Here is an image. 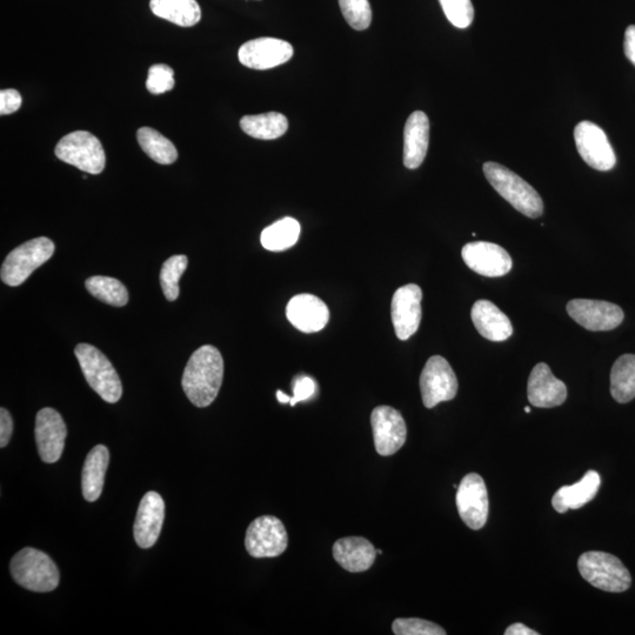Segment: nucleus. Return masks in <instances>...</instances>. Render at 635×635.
I'll list each match as a JSON object with an SVG mask.
<instances>
[{"label":"nucleus","instance_id":"4c0bfd02","mask_svg":"<svg viewBox=\"0 0 635 635\" xmlns=\"http://www.w3.org/2000/svg\"><path fill=\"white\" fill-rule=\"evenodd\" d=\"M22 102V96H20L17 90L9 89L0 91V115H12V113L20 109Z\"/></svg>","mask_w":635,"mask_h":635},{"label":"nucleus","instance_id":"39448f33","mask_svg":"<svg viewBox=\"0 0 635 635\" xmlns=\"http://www.w3.org/2000/svg\"><path fill=\"white\" fill-rule=\"evenodd\" d=\"M578 568L581 577L601 591L621 593L632 584L630 571L610 553L592 551L581 554Z\"/></svg>","mask_w":635,"mask_h":635},{"label":"nucleus","instance_id":"2eb2a0df","mask_svg":"<svg viewBox=\"0 0 635 635\" xmlns=\"http://www.w3.org/2000/svg\"><path fill=\"white\" fill-rule=\"evenodd\" d=\"M423 291L416 284L400 287L394 293L391 304V316L394 331L400 340L410 339L419 329Z\"/></svg>","mask_w":635,"mask_h":635},{"label":"nucleus","instance_id":"9b49d317","mask_svg":"<svg viewBox=\"0 0 635 635\" xmlns=\"http://www.w3.org/2000/svg\"><path fill=\"white\" fill-rule=\"evenodd\" d=\"M574 140L581 158L598 171H610L616 166L617 157L606 133L591 122H581L574 130Z\"/></svg>","mask_w":635,"mask_h":635},{"label":"nucleus","instance_id":"473e14b6","mask_svg":"<svg viewBox=\"0 0 635 635\" xmlns=\"http://www.w3.org/2000/svg\"><path fill=\"white\" fill-rule=\"evenodd\" d=\"M340 10L352 29L364 31L372 22L369 0H339Z\"/></svg>","mask_w":635,"mask_h":635},{"label":"nucleus","instance_id":"f03ea898","mask_svg":"<svg viewBox=\"0 0 635 635\" xmlns=\"http://www.w3.org/2000/svg\"><path fill=\"white\" fill-rule=\"evenodd\" d=\"M484 173L489 183L514 209L528 218H539L544 213L543 199L525 180L498 163L484 164Z\"/></svg>","mask_w":635,"mask_h":635},{"label":"nucleus","instance_id":"423d86ee","mask_svg":"<svg viewBox=\"0 0 635 635\" xmlns=\"http://www.w3.org/2000/svg\"><path fill=\"white\" fill-rule=\"evenodd\" d=\"M55 253V244L46 237L29 240L9 253L2 266L3 283L22 285L38 267L44 265Z\"/></svg>","mask_w":635,"mask_h":635},{"label":"nucleus","instance_id":"79ce46f5","mask_svg":"<svg viewBox=\"0 0 635 635\" xmlns=\"http://www.w3.org/2000/svg\"><path fill=\"white\" fill-rule=\"evenodd\" d=\"M291 398H292V397L287 396V394H285V393H284V392H282V391H278V392H277V399H278L279 403H282V404H289V403H290V401H291Z\"/></svg>","mask_w":635,"mask_h":635},{"label":"nucleus","instance_id":"c9c22d12","mask_svg":"<svg viewBox=\"0 0 635 635\" xmlns=\"http://www.w3.org/2000/svg\"><path fill=\"white\" fill-rule=\"evenodd\" d=\"M175 71L169 65H152L146 80V89L152 95H163L175 88Z\"/></svg>","mask_w":635,"mask_h":635},{"label":"nucleus","instance_id":"4be33fe9","mask_svg":"<svg viewBox=\"0 0 635 635\" xmlns=\"http://www.w3.org/2000/svg\"><path fill=\"white\" fill-rule=\"evenodd\" d=\"M430 143V120L416 111L407 119L404 131V165L416 170L424 163Z\"/></svg>","mask_w":635,"mask_h":635},{"label":"nucleus","instance_id":"b1692460","mask_svg":"<svg viewBox=\"0 0 635 635\" xmlns=\"http://www.w3.org/2000/svg\"><path fill=\"white\" fill-rule=\"evenodd\" d=\"M600 485V474L588 471L577 484L561 487L552 498V506L558 513L579 510L596 498Z\"/></svg>","mask_w":635,"mask_h":635},{"label":"nucleus","instance_id":"ea45409f","mask_svg":"<svg viewBox=\"0 0 635 635\" xmlns=\"http://www.w3.org/2000/svg\"><path fill=\"white\" fill-rule=\"evenodd\" d=\"M625 55L635 66V25L628 26L625 32Z\"/></svg>","mask_w":635,"mask_h":635},{"label":"nucleus","instance_id":"2f4dec72","mask_svg":"<svg viewBox=\"0 0 635 635\" xmlns=\"http://www.w3.org/2000/svg\"><path fill=\"white\" fill-rule=\"evenodd\" d=\"M189 259L184 254H178L166 260L160 271V285L164 296L169 302H176L179 297V280L183 276Z\"/></svg>","mask_w":635,"mask_h":635},{"label":"nucleus","instance_id":"58836bf2","mask_svg":"<svg viewBox=\"0 0 635 635\" xmlns=\"http://www.w3.org/2000/svg\"><path fill=\"white\" fill-rule=\"evenodd\" d=\"M13 433V420L11 414L4 407L0 409V447L8 446Z\"/></svg>","mask_w":635,"mask_h":635},{"label":"nucleus","instance_id":"6ab92c4d","mask_svg":"<svg viewBox=\"0 0 635 635\" xmlns=\"http://www.w3.org/2000/svg\"><path fill=\"white\" fill-rule=\"evenodd\" d=\"M165 520V503L157 492L146 493L140 501L133 534L139 547L155 546Z\"/></svg>","mask_w":635,"mask_h":635},{"label":"nucleus","instance_id":"aec40b11","mask_svg":"<svg viewBox=\"0 0 635 635\" xmlns=\"http://www.w3.org/2000/svg\"><path fill=\"white\" fill-rule=\"evenodd\" d=\"M289 322L304 333L319 332L329 323V307L312 294H298L286 307Z\"/></svg>","mask_w":635,"mask_h":635},{"label":"nucleus","instance_id":"a19ab883","mask_svg":"<svg viewBox=\"0 0 635 635\" xmlns=\"http://www.w3.org/2000/svg\"><path fill=\"white\" fill-rule=\"evenodd\" d=\"M505 635H539L538 632L531 630L524 624H513L507 628Z\"/></svg>","mask_w":635,"mask_h":635},{"label":"nucleus","instance_id":"f704fd0d","mask_svg":"<svg viewBox=\"0 0 635 635\" xmlns=\"http://www.w3.org/2000/svg\"><path fill=\"white\" fill-rule=\"evenodd\" d=\"M392 631L396 635H445L443 627L432 621L419 618H399L393 621Z\"/></svg>","mask_w":635,"mask_h":635},{"label":"nucleus","instance_id":"c85d7f7f","mask_svg":"<svg viewBox=\"0 0 635 635\" xmlns=\"http://www.w3.org/2000/svg\"><path fill=\"white\" fill-rule=\"evenodd\" d=\"M137 139L146 155L158 164L171 165L178 159L175 144L152 127H140Z\"/></svg>","mask_w":635,"mask_h":635},{"label":"nucleus","instance_id":"7c9ffc66","mask_svg":"<svg viewBox=\"0 0 635 635\" xmlns=\"http://www.w3.org/2000/svg\"><path fill=\"white\" fill-rule=\"evenodd\" d=\"M86 290L105 304L123 307L129 303V292L118 279L96 276L86 280Z\"/></svg>","mask_w":635,"mask_h":635},{"label":"nucleus","instance_id":"f8f14e48","mask_svg":"<svg viewBox=\"0 0 635 635\" xmlns=\"http://www.w3.org/2000/svg\"><path fill=\"white\" fill-rule=\"evenodd\" d=\"M566 310L574 322L588 331H611L624 322L621 307L604 300L573 299Z\"/></svg>","mask_w":635,"mask_h":635},{"label":"nucleus","instance_id":"7ed1b4c3","mask_svg":"<svg viewBox=\"0 0 635 635\" xmlns=\"http://www.w3.org/2000/svg\"><path fill=\"white\" fill-rule=\"evenodd\" d=\"M11 576L19 586L32 592L46 593L56 590L60 574L48 554L26 547L12 558Z\"/></svg>","mask_w":635,"mask_h":635},{"label":"nucleus","instance_id":"6e6552de","mask_svg":"<svg viewBox=\"0 0 635 635\" xmlns=\"http://www.w3.org/2000/svg\"><path fill=\"white\" fill-rule=\"evenodd\" d=\"M289 546V536L282 520L272 516L253 520L246 531L245 547L253 558L282 556Z\"/></svg>","mask_w":635,"mask_h":635},{"label":"nucleus","instance_id":"c756f323","mask_svg":"<svg viewBox=\"0 0 635 635\" xmlns=\"http://www.w3.org/2000/svg\"><path fill=\"white\" fill-rule=\"evenodd\" d=\"M300 236V224L296 219L286 217L273 223L263 231L260 242L264 249L280 252L296 245Z\"/></svg>","mask_w":635,"mask_h":635},{"label":"nucleus","instance_id":"bb28decb","mask_svg":"<svg viewBox=\"0 0 635 635\" xmlns=\"http://www.w3.org/2000/svg\"><path fill=\"white\" fill-rule=\"evenodd\" d=\"M240 127L252 138L262 140L278 139L289 130V120L279 112H267L262 115L245 116Z\"/></svg>","mask_w":635,"mask_h":635},{"label":"nucleus","instance_id":"a878e982","mask_svg":"<svg viewBox=\"0 0 635 635\" xmlns=\"http://www.w3.org/2000/svg\"><path fill=\"white\" fill-rule=\"evenodd\" d=\"M153 15L183 28H191L202 19V10L197 0H151Z\"/></svg>","mask_w":635,"mask_h":635},{"label":"nucleus","instance_id":"20e7f679","mask_svg":"<svg viewBox=\"0 0 635 635\" xmlns=\"http://www.w3.org/2000/svg\"><path fill=\"white\" fill-rule=\"evenodd\" d=\"M75 354L91 389L106 403H118L123 396L122 380L104 353L90 344H79Z\"/></svg>","mask_w":635,"mask_h":635},{"label":"nucleus","instance_id":"4468645a","mask_svg":"<svg viewBox=\"0 0 635 635\" xmlns=\"http://www.w3.org/2000/svg\"><path fill=\"white\" fill-rule=\"evenodd\" d=\"M292 56L293 48L290 43L269 37L249 40L238 52L240 63L252 70L277 68L289 62Z\"/></svg>","mask_w":635,"mask_h":635},{"label":"nucleus","instance_id":"a211bd4d","mask_svg":"<svg viewBox=\"0 0 635 635\" xmlns=\"http://www.w3.org/2000/svg\"><path fill=\"white\" fill-rule=\"evenodd\" d=\"M527 397L531 405L539 409H552L565 403L567 387L564 381L554 377L550 366L539 363L528 378Z\"/></svg>","mask_w":635,"mask_h":635},{"label":"nucleus","instance_id":"cd10ccee","mask_svg":"<svg viewBox=\"0 0 635 635\" xmlns=\"http://www.w3.org/2000/svg\"><path fill=\"white\" fill-rule=\"evenodd\" d=\"M611 394L620 404L630 403L635 398V354H624L614 363Z\"/></svg>","mask_w":635,"mask_h":635},{"label":"nucleus","instance_id":"dca6fc26","mask_svg":"<svg viewBox=\"0 0 635 635\" xmlns=\"http://www.w3.org/2000/svg\"><path fill=\"white\" fill-rule=\"evenodd\" d=\"M35 436L40 459L46 464L57 463L62 457L68 437V429L62 416L50 407L40 410L36 417Z\"/></svg>","mask_w":635,"mask_h":635},{"label":"nucleus","instance_id":"5701e85b","mask_svg":"<svg viewBox=\"0 0 635 635\" xmlns=\"http://www.w3.org/2000/svg\"><path fill=\"white\" fill-rule=\"evenodd\" d=\"M471 318L481 336L491 342H505L512 336L510 318L489 300H478L472 307Z\"/></svg>","mask_w":635,"mask_h":635},{"label":"nucleus","instance_id":"72a5a7b5","mask_svg":"<svg viewBox=\"0 0 635 635\" xmlns=\"http://www.w3.org/2000/svg\"><path fill=\"white\" fill-rule=\"evenodd\" d=\"M445 16L458 29H466L473 22L474 9L471 0H439Z\"/></svg>","mask_w":635,"mask_h":635},{"label":"nucleus","instance_id":"e433bc0d","mask_svg":"<svg viewBox=\"0 0 635 635\" xmlns=\"http://www.w3.org/2000/svg\"><path fill=\"white\" fill-rule=\"evenodd\" d=\"M317 385L316 381L307 376H299L293 380V397L291 398L290 405L294 406L310 399L314 393H316Z\"/></svg>","mask_w":635,"mask_h":635},{"label":"nucleus","instance_id":"37998d69","mask_svg":"<svg viewBox=\"0 0 635 635\" xmlns=\"http://www.w3.org/2000/svg\"><path fill=\"white\" fill-rule=\"evenodd\" d=\"M525 412L526 413H531V407L530 406L525 407Z\"/></svg>","mask_w":635,"mask_h":635},{"label":"nucleus","instance_id":"9d476101","mask_svg":"<svg viewBox=\"0 0 635 635\" xmlns=\"http://www.w3.org/2000/svg\"><path fill=\"white\" fill-rule=\"evenodd\" d=\"M459 516L471 530H481L489 518V493L483 477L478 473L467 474L457 491Z\"/></svg>","mask_w":635,"mask_h":635},{"label":"nucleus","instance_id":"f257e3e1","mask_svg":"<svg viewBox=\"0 0 635 635\" xmlns=\"http://www.w3.org/2000/svg\"><path fill=\"white\" fill-rule=\"evenodd\" d=\"M224 379V359L217 347L204 345L192 354L182 379L186 397L197 407L216 400Z\"/></svg>","mask_w":635,"mask_h":635},{"label":"nucleus","instance_id":"f3484780","mask_svg":"<svg viewBox=\"0 0 635 635\" xmlns=\"http://www.w3.org/2000/svg\"><path fill=\"white\" fill-rule=\"evenodd\" d=\"M464 262L480 276L497 278L512 270V258L503 247L487 242L466 244L461 251Z\"/></svg>","mask_w":635,"mask_h":635},{"label":"nucleus","instance_id":"1a4fd4ad","mask_svg":"<svg viewBox=\"0 0 635 635\" xmlns=\"http://www.w3.org/2000/svg\"><path fill=\"white\" fill-rule=\"evenodd\" d=\"M458 387L456 373L444 357L433 356L427 360L420 376L421 398L427 409L456 398Z\"/></svg>","mask_w":635,"mask_h":635},{"label":"nucleus","instance_id":"c03bdc74","mask_svg":"<svg viewBox=\"0 0 635 635\" xmlns=\"http://www.w3.org/2000/svg\"><path fill=\"white\" fill-rule=\"evenodd\" d=\"M377 554H383V551L377 550Z\"/></svg>","mask_w":635,"mask_h":635},{"label":"nucleus","instance_id":"ddd939ff","mask_svg":"<svg viewBox=\"0 0 635 635\" xmlns=\"http://www.w3.org/2000/svg\"><path fill=\"white\" fill-rule=\"evenodd\" d=\"M374 446L380 456L396 454L406 443L407 427L403 416L391 406H378L371 414Z\"/></svg>","mask_w":635,"mask_h":635},{"label":"nucleus","instance_id":"0eeeda50","mask_svg":"<svg viewBox=\"0 0 635 635\" xmlns=\"http://www.w3.org/2000/svg\"><path fill=\"white\" fill-rule=\"evenodd\" d=\"M55 153L62 162L90 175H99L105 169L106 156L103 145L88 131L69 133L59 140Z\"/></svg>","mask_w":635,"mask_h":635},{"label":"nucleus","instance_id":"412c9836","mask_svg":"<svg viewBox=\"0 0 635 635\" xmlns=\"http://www.w3.org/2000/svg\"><path fill=\"white\" fill-rule=\"evenodd\" d=\"M333 558L347 572L369 571L377 558V550L371 541L362 537L339 539L333 545Z\"/></svg>","mask_w":635,"mask_h":635},{"label":"nucleus","instance_id":"393cba45","mask_svg":"<svg viewBox=\"0 0 635 635\" xmlns=\"http://www.w3.org/2000/svg\"><path fill=\"white\" fill-rule=\"evenodd\" d=\"M109 464L110 452L104 445L93 447L86 457L82 474V489L83 496L89 503H93L102 496Z\"/></svg>","mask_w":635,"mask_h":635}]
</instances>
